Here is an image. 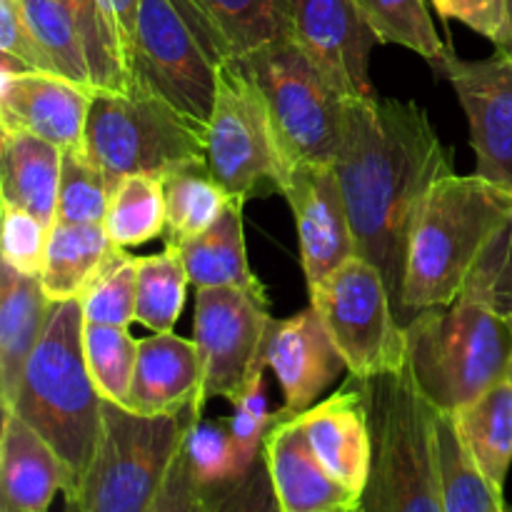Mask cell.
Wrapping results in <instances>:
<instances>
[{
	"label": "cell",
	"instance_id": "obj_20",
	"mask_svg": "<svg viewBox=\"0 0 512 512\" xmlns=\"http://www.w3.org/2000/svg\"><path fill=\"white\" fill-rule=\"evenodd\" d=\"M123 408L140 415L195 413L203 418V360L195 340L173 333L138 340V363Z\"/></svg>",
	"mask_w": 512,
	"mask_h": 512
},
{
	"label": "cell",
	"instance_id": "obj_50",
	"mask_svg": "<svg viewBox=\"0 0 512 512\" xmlns=\"http://www.w3.org/2000/svg\"><path fill=\"white\" fill-rule=\"evenodd\" d=\"M508 512H512V508H508Z\"/></svg>",
	"mask_w": 512,
	"mask_h": 512
},
{
	"label": "cell",
	"instance_id": "obj_15",
	"mask_svg": "<svg viewBox=\"0 0 512 512\" xmlns=\"http://www.w3.org/2000/svg\"><path fill=\"white\" fill-rule=\"evenodd\" d=\"M98 90L58 73L28 70L0 53V128L25 130L60 150L85 145L90 103Z\"/></svg>",
	"mask_w": 512,
	"mask_h": 512
},
{
	"label": "cell",
	"instance_id": "obj_31",
	"mask_svg": "<svg viewBox=\"0 0 512 512\" xmlns=\"http://www.w3.org/2000/svg\"><path fill=\"white\" fill-rule=\"evenodd\" d=\"M105 230L120 248L165 235V185L158 175H128L110 195Z\"/></svg>",
	"mask_w": 512,
	"mask_h": 512
},
{
	"label": "cell",
	"instance_id": "obj_49",
	"mask_svg": "<svg viewBox=\"0 0 512 512\" xmlns=\"http://www.w3.org/2000/svg\"><path fill=\"white\" fill-rule=\"evenodd\" d=\"M345 512H363V508H360V503L355 505V508H350V510H345Z\"/></svg>",
	"mask_w": 512,
	"mask_h": 512
},
{
	"label": "cell",
	"instance_id": "obj_3",
	"mask_svg": "<svg viewBox=\"0 0 512 512\" xmlns=\"http://www.w3.org/2000/svg\"><path fill=\"white\" fill-rule=\"evenodd\" d=\"M405 338L415 383L438 410L455 413L508 380L512 333L495 308L485 265L453 303L418 310L405 323Z\"/></svg>",
	"mask_w": 512,
	"mask_h": 512
},
{
	"label": "cell",
	"instance_id": "obj_21",
	"mask_svg": "<svg viewBox=\"0 0 512 512\" xmlns=\"http://www.w3.org/2000/svg\"><path fill=\"white\" fill-rule=\"evenodd\" d=\"M68 470L55 450L15 413H3L0 433V512H50Z\"/></svg>",
	"mask_w": 512,
	"mask_h": 512
},
{
	"label": "cell",
	"instance_id": "obj_37",
	"mask_svg": "<svg viewBox=\"0 0 512 512\" xmlns=\"http://www.w3.org/2000/svg\"><path fill=\"white\" fill-rule=\"evenodd\" d=\"M135 300H138V258L125 253L113 260L85 290L80 305H83L85 323L130 328V323H135Z\"/></svg>",
	"mask_w": 512,
	"mask_h": 512
},
{
	"label": "cell",
	"instance_id": "obj_30",
	"mask_svg": "<svg viewBox=\"0 0 512 512\" xmlns=\"http://www.w3.org/2000/svg\"><path fill=\"white\" fill-rule=\"evenodd\" d=\"M188 283V270L173 245H165L163 253L140 255L135 320L153 333H173L183 313Z\"/></svg>",
	"mask_w": 512,
	"mask_h": 512
},
{
	"label": "cell",
	"instance_id": "obj_19",
	"mask_svg": "<svg viewBox=\"0 0 512 512\" xmlns=\"http://www.w3.org/2000/svg\"><path fill=\"white\" fill-rule=\"evenodd\" d=\"M298 420L330 475L360 498L373 463V433L360 380L350 375L338 393L300 413Z\"/></svg>",
	"mask_w": 512,
	"mask_h": 512
},
{
	"label": "cell",
	"instance_id": "obj_39",
	"mask_svg": "<svg viewBox=\"0 0 512 512\" xmlns=\"http://www.w3.org/2000/svg\"><path fill=\"white\" fill-rule=\"evenodd\" d=\"M185 453L190 465L205 488H218L240 478L238 463H235L233 440L225 420L210 423V420H195L185 435Z\"/></svg>",
	"mask_w": 512,
	"mask_h": 512
},
{
	"label": "cell",
	"instance_id": "obj_36",
	"mask_svg": "<svg viewBox=\"0 0 512 512\" xmlns=\"http://www.w3.org/2000/svg\"><path fill=\"white\" fill-rule=\"evenodd\" d=\"M58 3L73 13L80 33H83L95 90H120V93L133 90V80L125 70L118 40H115L113 28H110L98 0H58Z\"/></svg>",
	"mask_w": 512,
	"mask_h": 512
},
{
	"label": "cell",
	"instance_id": "obj_45",
	"mask_svg": "<svg viewBox=\"0 0 512 512\" xmlns=\"http://www.w3.org/2000/svg\"><path fill=\"white\" fill-rule=\"evenodd\" d=\"M483 265L490 270V278H493L495 308L503 315L512 313V223L495 240L490 253L485 255Z\"/></svg>",
	"mask_w": 512,
	"mask_h": 512
},
{
	"label": "cell",
	"instance_id": "obj_26",
	"mask_svg": "<svg viewBox=\"0 0 512 512\" xmlns=\"http://www.w3.org/2000/svg\"><path fill=\"white\" fill-rule=\"evenodd\" d=\"M435 450H438L443 512H508L503 490L490 483L460 435L455 415H435Z\"/></svg>",
	"mask_w": 512,
	"mask_h": 512
},
{
	"label": "cell",
	"instance_id": "obj_9",
	"mask_svg": "<svg viewBox=\"0 0 512 512\" xmlns=\"http://www.w3.org/2000/svg\"><path fill=\"white\" fill-rule=\"evenodd\" d=\"M263 93L288 168L335 163L343 125V95L293 38H280L240 58Z\"/></svg>",
	"mask_w": 512,
	"mask_h": 512
},
{
	"label": "cell",
	"instance_id": "obj_23",
	"mask_svg": "<svg viewBox=\"0 0 512 512\" xmlns=\"http://www.w3.org/2000/svg\"><path fill=\"white\" fill-rule=\"evenodd\" d=\"M63 150L25 130L0 135V200L33 213L53 230L58 220V190Z\"/></svg>",
	"mask_w": 512,
	"mask_h": 512
},
{
	"label": "cell",
	"instance_id": "obj_34",
	"mask_svg": "<svg viewBox=\"0 0 512 512\" xmlns=\"http://www.w3.org/2000/svg\"><path fill=\"white\" fill-rule=\"evenodd\" d=\"M83 350L90 378L105 400L125 405L138 363V340L120 325L85 323Z\"/></svg>",
	"mask_w": 512,
	"mask_h": 512
},
{
	"label": "cell",
	"instance_id": "obj_16",
	"mask_svg": "<svg viewBox=\"0 0 512 512\" xmlns=\"http://www.w3.org/2000/svg\"><path fill=\"white\" fill-rule=\"evenodd\" d=\"M280 195L293 210L300 263L308 285L318 283L358 255L348 205L333 163L293 165Z\"/></svg>",
	"mask_w": 512,
	"mask_h": 512
},
{
	"label": "cell",
	"instance_id": "obj_12",
	"mask_svg": "<svg viewBox=\"0 0 512 512\" xmlns=\"http://www.w3.org/2000/svg\"><path fill=\"white\" fill-rule=\"evenodd\" d=\"M268 295L240 288H195L193 340L203 360V400L243 395L263 373V343L270 323Z\"/></svg>",
	"mask_w": 512,
	"mask_h": 512
},
{
	"label": "cell",
	"instance_id": "obj_7",
	"mask_svg": "<svg viewBox=\"0 0 512 512\" xmlns=\"http://www.w3.org/2000/svg\"><path fill=\"white\" fill-rule=\"evenodd\" d=\"M233 60L193 0H140L130 78L208 128L218 73Z\"/></svg>",
	"mask_w": 512,
	"mask_h": 512
},
{
	"label": "cell",
	"instance_id": "obj_22",
	"mask_svg": "<svg viewBox=\"0 0 512 512\" xmlns=\"http://www.w3.org/2000/svg\"><path fill=\"white\" fill-rule=\"evenodd\" d=\"M38 278L0 265V405L8 413L18 395L23 370L48 330L55 310Z\"/></svg>",
	"mask_w": 512,
	"mask_h": 512
},
{
	"label": "cell",
	"instance_id": "obj_27",
	"mask_svg": "<svg viewBox=\"0 0 512 512\" xmlns=\"http://www.w3.org/2000/svg\"><path fill=\"white\" fill-rule=\"evenodd\" d=\"M465 445L498 490H505L512 465V383L493 385L473 403L455 410Z\"/></svg>",
	"mask_w": 512,
	"mask_h": 512
},
{
	"label": "cell",
	"instance_id": "obj_18",
	"mask_svg": "<svg viewBox=\"0 0 512 512\" xmlns=\"http://www.w3.org/2000/svg\"><path fill=\"white\" fill-rule=\"evenodd\" d=\"M263 458L283 512H345L360 503L315 455L298 415L278 410V420L265 435Z\"/></svg>",
	"mask_w": 512,
	"mask_h": 512
},
{
	"label": "cell",
	"instance_id": "obj_10",
	"mask_svg": "<svg viewBox=\"0 0 512 512\" xmlns=\"http://www.w3.org/2000/svg\"><path fill=\"white\" fill-rule=\"evenodd\" d=\"M208 168L240 203L283 193L290 173L263 93L235 58L225 60L218 73L208 120Z\"/></svg>",
	"mask_w": 512,
	"mask_h": 512
},
{
	"label": "cell",
	"instance_id": "obj_41",
	"mask_svg": "<svg viewBox=\"0 0 512 512\" xmlns=\"http://www.w3.org/2000/svg\"><path fill=\"white\" fill-rule=\"evenodd\" d=\"M205 512H283L263 455L240 478L218 488H205Z\"/></svg>",
	"mask_w": 512,
	"mask_h": 512
},
{
	"label": "cell",
	"instance_id": "obj_17",
	"mask_svg": "<svg viewBox=\"0 0 512 512\" xmlns=\"http://www.w3.org/2000/svg\"><path fill=\"white\" fill-rule=\"evenodd\" d=\"M263 363L283 388V413L300 415L348 370L333 335L318 310H300L293 318L273 320L263 343Z\"/></svg>",
	"mask_w": 512,
	"mask_h": 512
},
{
	"label": "cell",
	"instance_id": "obj_14",
	"mask_svg": "<svg viewBox=\"0 0 512 512\" xmlns=\"http://www.w3.org/2000/svg\"><path fill=\"white\" fill-rule=\"evenodd\" d=\"M290 38L343 98L375 95L370 53L380 43L353 0H288Z\"/></svg>",
	"mask_w": 512,
	"mask_h": 512
},
{
	"label": "cell",
	"instance_id": "obj_43",
	"mask_svg": "<svg viewBox=\"0 0 512 512\" xmlns=\"http://www.w3.org/2000/svg\"><path fill=\"white\" fill-rule=\"evenodd\" d=\"M0 53L10 55L28 70L55 73L53 60L35 38L20 0H0Z\"/></svg>",
	"mask_w": 512,
	"mask_h": 512
},
{
	"label": "cell",
	"instance_id": "obj_28",
	"mask_svg": "<svg viewBox=\"0 0 512 512\" xmlns=\"http://www.w3.org/2000/svg\"><path fill=\"white\" fill-rule=\"evenodd\" d=\"M165 185V245H180L205 233L235 203L233 195L210 175L208 163L175 170Z\"/></svg>",
	"mask_w": 512,
	"mask_h": 512
},
{
	"label": "cell",
	"instance_id": "obj_35",
	"mask_svg": "<svg viewBox=\"0 0 512 512\" xmlns=\"http://www.w3.org/2000/svg\"><path fill=\"white\" fill-rule=\"evenodd\" d=\"M113 183L83 148L63 150L55 223H105Z\"/></svg>",
	"mask_w": 512,
	"mask_h": 512
},
{
	"label": "cell",
	"instance_id": "obj_2",
	"mask_svg": "<svg viewBox=\"0 0 512 512\" xmlns=\"http://www.w3.org/2000/svg\"><path fill=\"white\" fill-rule=\"evenodd\" d=\"M512 223V193L480 175L450 173L428 190L413 220L403 315L448 305L473 280Z\"/></svg>",
	"mask_w": 512,
	"mask_h": 512
},
{
	"label": "cell",
	"instance_id": "obj_29",
	"mask_svg": "<svg viewBox=\"0 0 512 512\" xmlns=\"http://www.w3.org/2000/svg\"><path fill=\"white\" fill-rule=\"evenodd\" d=\"M208 18L230 58L240 60L290 35L288 0H193Z\"/></svg>",
	"mask_w": 512,
	"mask_h": 512
},
{
	"label": "cell",
	"instance_id": "obj_8",
	"mask_svg": "<svg viewBox=\"0 0 512 512\" xmlns=\"http://www.w3.org/2000/svg\"><path fill=\"white\" fill-rule=\"evenodd\" d=\"M195 420V413L140 415L103 398L98 448L68 512H148Z\"/></svg>",
	"mask_w": 512,
	"mask_h": 512
},
{
	"label": "cell",
	"instance_id": "obj_40",
	"mask_svg": "<svg viewBox=\"0 0 512 512\" xmlns=\"http://www.w3.org/2000/svg\"><path fill=\"white\" fill-rule=\"evenodd\" d=\"M50 228L33 213L3 203V263L18 273L40 278L48 255Z\"/></svg>",
	"mask_w": 512,
	"mask_h": 512
},
{
	"label": "cell",
	"instance_id": "obj_32",
	"mask_svg": "<svg viewBox=\"0 0 512 512\" xmlns=\"http://www.w3.org/2000/svg\"><path fill=\"white\" fill-rule=\"evenodd\" d=\"M360 15L368 20L380 43L403 45L438 70L450 55V45L440 40L433 18L428 13V0H353Z\"/></svg>",
	"mask_w": 512,
	"mask_h": 512
},
{
	"label": "cell",
	"instance_id": "obj_25",
	"mask_svg": "<svg viewBox=\"0 0 512 512\" xmlns=\"http://www.w3.org/2000/svg\"><path fill=\"white\" fill-rule=\"evenodd\" d=\"M243 205L245 203L235 200L205 233L173 245L180 250L190 285L195 288H240L248 293L265 295L263 283L250 270Z\"/></svg>",
	"mask_w": 512,
	"mask_h": 512
},
{
	"label": "cell",
	"instance_id": "obj_44",
	"mask_svg": "<svg viewBox=\"0 0 512 512\" xmlns=\"http://www.w3.org/2000/svg\"><path fill=\"white\" fill-rule=\"evenodd\" d=\"M148 512H205V485L195 475L185 445H180L168 478Z\"/></svg>",
	"mask_w": 512,
	"mask_h": 512
},
{
	"label": "cell",
	"instance_id": "obj_24",
	"mask_svg": "<svg viewBox=\"0 0 512 512\" xmlns=\"http://www.w3.org/2000/svg\"><path fill=\"white\" fill-rule=\"evenodd\" d=\"M120 255H125V248L110 238L103 223H55L38 280L53 303L80 300Z\"/></svg>",
	"mask_w": 512,
	"mask_h": 512
},
{
	"label": "cell",
	"instance_id": "obj_33",
	"mask_svg": "<svg viewBox=\"0 0 512 512\" xmlns=\"http://www.w3.org/2000/svg\"><path fill=\"white\" fill-rule=\"evenodd\" d=\"M20 3H23L25 18L33 28L35 38L53 60L55 73L95 90L88 48H85L83 33L75 23L73 13L58 0H20Z\"/></svg>",
	"mask_w": 512,
	"mask_h": 512
},
{
	"label": "cell",
	"instance_id": "obj_11",
	"mask_svg": "<svg viewBox=\"0 0 512 512\" xmlns=\"http://www.w3.org/2000/svg\"><path fill=\"white\" fill-rule=\"evenodd\" d=\"M310 305L358 380L393 373L408 360V338L383 273L363 255L308 285Z\"/></svg>",
	"mask_w": 512,
	"mask_h": 512
},
{
	"label": "cell",
	"instance_id": "obj_38",
	"mask_svg": "<svg viewBox=\"0 0 512 512\" xmlns=\"http://www.w3.org/2000/svg\"><path fill=\"white\" fill-rule=\"evenodd\" d=\"M278 413H270L268 393H265V370L255 375L245 385L243 395L233 403V415L225 420L233 440L235 463L238 475H245L255 465V460L263 455V443L268 430L273 428Z\"/></svg>",
	"mask_w": 512,
	"mask_h": 512
},
{
	"label": "cell",
	"instance_id": "obj_4",
	"mask_svg": "<svg viewBox=\"0 0 512 512\" xmlns=\"http://www.w3.org/2000/svg\"><path fill=\"white\" fill-rule=\"evenodd\" d=\"M83 305L58 303L48 330L23 370L8 413L28 423L68 470L65 498H73L93 463L103 428V395L90 378L83 350Z\"/></svg>",
	"mask_w": 512,
	"mask_h": 512
},
{
	"label": "cell",
	"instance_id": "obj_1",
	"mask_svg": "<svg viewBox=\"0 0 512 512\" xmlns=\"http://www.w3.org/2000/svg\"><path fill=\"white\" fill-rule=\"evenodd\" d=\"M358 255L375 265L403 315V283L413 220L428 190L453 170L425 108L413 100L365 95L343 100L335 155Z\"/></svg>",
	"mask_w": 512,
	"mask_h": 512
},
{
	"label": "cell",
	"instance_id": "obj_42",
	"mask_svg": "<svg viewBox=\"0 0 512 512\" xmlns=\"http://www.w3.org/2000/svg\"><path fill=\"white\" fill-rule=\"evenodd\" d=\"M440 18L460 20L475 30L478 35L488 38L495 50H510L512 23L508 0H428Z\"/></svg>",
	"mask_w": 512,
	"mask_h": 512
},
{
	"label": "cell",
	"instance_id": "obj_46",
	"mask_svg": "<svg viewBox=\"0 0 512 512\" xmlns=\"http://www.w3.org/2000/svg\"><path fill=\"white\" fill-rule=\"evenodd\" d=\"M98 3H100V8H103L105 18H108L110 28H113L115 40H118L120 55H123L125 70H128V75H130V50H133L135 20H138L140 0H98Z\"/></svg>",
	"mask_w": 512,
	"mask_h": 512
},
{
	"label": "cell",
	"instance_id": "obj_6",
	"mask_svg": "<svg viewBox=\"0 0 512 512\" xmlns=\"http://www.w3.org/2000/svg\"><path fill=\"white\" fill-rule=\"evenodd\" d=\"M83 150L115 185L128 175L168 178L208 163V128L143 88L98 90Z\"/></svg>",
	"mask_w": 512,
	"mask_h": 512
},
{
	"label": "cell",
	"instance_id": "obj_5",
	"mask_svg": "<svg viewBox=\"0 0 512 512\" xmlns=\"http://www.w3.org/2000/svg\"><path fill=\"white\" fill-rule=\"evenodd\" d=\"M373 433V463L360 495L363 512H443L435 415L410 360L393 373L360 380Z\"/></svg>",
	"mask_w": 512,
	"mask_h": 512
},
{
	"label": "cell",
	"instance_id": "obj_47",
	"mask_svg": "<svg viewBox=\"0 0 512 512\" xmlns=\"http://www.w3.org/2000/svg\"><path fill=\"white\" fill-rule=\"evenodd\" d=\"M505 320H508V328H510V333H512V313L505 315ZM508 380L512 383V355H510V365H508Z\"/></svg>",
	"mask_w": 512,
	"mask_h": 512
},
{
	"label": "cell",
	"instance_id": "obj_13",
	"mask_svg": "<svg viewBox=\"0 0 512 512\" xmlns=\"http://www.w3.org/2000/svg\"><path fill=\"white\" fill-rule=\"evenodd\" d=\"M453 85L470 125L475 175L512 193V55L495 50L483 60H460L450 50L435 70Z\"/></svg>",
	"mask_w": 512,
	"mask_h": 512
},
{
	"label": "cell",
	"instance_id": "obj_48",
	"mask_svg": "<svg viewBox=\"0 0 512 512\" xmlns=\"http://www.w3.org/2000/svg\"><path fill=\"white\" fill-rule=\"evenodd\" d=\"M508 8H510V23H512V0H508ZM503 53L512 55V40H510V50H503Z\"/></svg>",
	"mask_w": 512,
	"mask_h": 512
}]
</instances>
